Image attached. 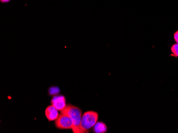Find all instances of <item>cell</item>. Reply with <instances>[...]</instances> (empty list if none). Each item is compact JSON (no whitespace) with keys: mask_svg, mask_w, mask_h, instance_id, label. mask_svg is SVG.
<instances>
[{"mask_svg":"<svg viewBox=\"0 0 178 133\" xmlns=\"http://www.w3.org/2000/svg\"><path fill=\"white\" fill-rule=\"evenodd\" d=\"M62 113L68 114L73 120V132L74 133H81L82 111L78 107L72 105H67L66 108L61 111Z\"/></svg>","mask_w":178,"mask_h":133,"instance_id":"1","label":"cell"},{"mask_svg":"<svg viewBox=\"0 0 178 133\" xmlns=\"http://www.w3.org/2000/svg\"><path fill=\"white\" fill-rule=\"evenodd\" d=\"M98 119V113L93 111L85 112L82 116L81 122V133H86L88 130L92 128L97 122Z\"/></svg>","mask_w":178,"mask_h":133,"instance_id":"2","label":"cell"},{"mask_svg":"<svg viewBox=\"0 0 178 133\" xmlns=\"http://www.w3.org/2000/svg\"><path fill=\"white\" fill-rule=\"evenodd\" d=\"M56 126L59 129H70L73 128V120L68 114L61 113L56 120Z\"/></svg>","mask_w":178,"mask_h":133,"instance_id":"3","label":"cell"},{"mask_svg":"<svg viewBox=\"0 0 178 133\" xmlns=\"http://www.w3.org/2000/svg\"><path fill=\"white\" fill-rule=\"evenodd\" d=\"M52 105L59 111H62L66 108V100L64 96L59 95L53 98L51 101Z\"/></svg>","mask_w":178,"mask_h":133,"instance_id":"4","label":"cell"},{"mask_svg":"<svg viewBox=\"0 0 178 133\" xmlns=\"http://www.w3.org/2000/svg\"><path fill=\"white\" fill-rule=\"evenodd\" d=\"M45 114L49 121L56 120L59 116L58 110L52 105L48 107L45 111Z\"/></svg>","mask_w":178,"mask_h":133,"instance_id":"5","label":"cell"},{"mask_svg":"<svg viewBox=\"0 0 178 133\" xmlns=\"http://www.w3.org/2000/svg\"><path fill=\"white\" fill-rule=\"evenodd\" d=\"M93 127V131L94 133H104L107 130V126L102 122H97Z\"/></svg>","mask_w":178,"mask_h":133,"instance_id":"6","label":"cell"},{"mask_svg":"<svg viewBox=\"0 0 178 133\" xmlns=\"http://www.w3.org/2000/svg\"><path fill=\"white\" fill-rule=\"evenodd\" d=\"M171 51L174 56L178 57V44L177 43L172 46Z\"/></svg>","mask_w":178,"mask_h":133,"instance_id":"7","label":"cell"},{"mask_svg":"<svg viewBox=\"0 0 178 133\" xmlns=\"http://www.w3.org/2000/svg\"><path fill=\"white\" fill-rule=\"evenodd\" d=\"M174 38L175 41L178 44V31H176L174 34Z\"/></svg>","mask_w":178,"mask_h":133,"instance_id":"8","label":"cell"},{"mask_svg":"<svg viewBox=\"0 0 178 133\" xmlns=\"http://www.w3.org/2000/svg\"><path fill=\"white\" fill-rule=\"evenodd\" d=\"M11 0H0V2L1 3H8L10 2Z\"/></svg>","mask_w":178,"mask_h":133,"instance_id":"9","label":"cell"}]
</instances>
